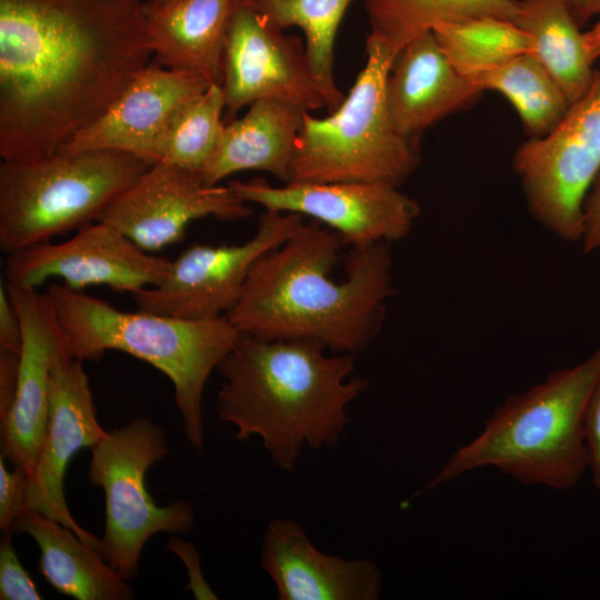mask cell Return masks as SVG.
Returning a JSON list of instances; mask_svg holds the SVG:
<instances>
[{"instance_id": "cell-1", "label": "cell", "mask_w": 600, "mask_h": 600, "mask_svg": "<svg viewBox=\"0 0 600 600\" xmlns=\"http://www.w3.org/2000/svg\"><path fill=\"white\" fill-rule=\"evenodd\" d=\"M153 56L142 0H0V157L56 153Z\"/></svg>"}, {"instance_id": "cell-2", "label": "cell", "mask_w": 600, "mask_h": 600, "mask_svg": "<svg viewBox=\"0 0 600 600\" xmlns=\"http://www.w3.org/2000/svg\"><path fill=\"white\" fill-rule=\"evenodd\" d=\"M346 243L310 219L279 247L261 256L241 296L226 314L241 333L262 339H301L337 353L358 354L379 334L392 282L390 243L350 249L346 278H330Z\"/></svg>"}, {"instance_id": "cell-3", "label": "cell", "mask_w": 600, "mask_h": 600, "mask_svg": "<svg viewBox=\"0 0 600 600\" xmlns=\"http://www.w3.org/2000/svg\"><path fill=\"white\" fill-rule=\"evenodd\" d=\"M311 340L241 333L217 367L222 382L216 412L238 440L259 438L271 461L297 467L304 448L336 446L346 434L349 406L368 381L351 377L354 356L327 354Z\"/></svg>"}, {"instance_id": "cell-4", "label": "cell", "mask_w": 600, "mask_h": 600, "mask_svg": "<svg viewBox=\"0 0 600 600\" xmlns=\"http://www.w3.org/2000/svg\"><path fill=\"white\" fill-rule=\"evenodd\" d=\"M599 376L600 343L583 361L508 397L426 488L482 468L498 469L527 486L573 488L588 471L583 420Z\"/></svg>"}, {"instance_id": "cell-5", "label": "cell", "mask_w": 600, "mask_h": 600, "mask_svg": "<svg viewBox=\"0 0 600 600\" xmlns=\"http://www.w3.org/2000/svg\"><path fill=\"white\" fill-rule=\"evenodd\" d=\"M63 333L66 352L98 361L108 350L136 357L164 374L189 443L202 452V399L206 383L241 336L223 314L207 319L137 310L122 311L107 301L51 282L46 291Z\"/></svg>"}, {"instance_id": "cell-6", "label": "cell", "mask_w": 600, "mask_h": 600, "mask_svg": "<svg viewBox=\"0 0 600 600\" xmlns=\"http://www.w3.org/2000/svg\"><path fill=\"white\" fill-rule=\"evenodd\" d=\"M366 63L342 103L324 118L303 114L291 164L296 182H383L400 187L421 161L417 138L393 126L386 80L397 51L369 33Z\"/></svg>"}, {"instance_id": "cell-7", "label": "cell", "mask_w": 600, "mask_h": 600, "mask_svg": "<svg viewBox=\"0 0 600 600\" xmlns=\"http://www.w3.org/2000/svg\"><path fill=\"white\" fill-rule=\"evenodd\" d=\"M151 164L114 150L0 164V249L9 254L98 221Z\"/></svg>"}, {"instance_id": "cell-8", "label": "cell", "mask_w": 600, "mask_h": 600, "mask_svg": "<svg viewBox=\"0 0 600 600\" xmlns=\"http://www.w3.org/2000/svg\"><path fill=\"white\" fill-rule=\"evenodd\" d=\"M169 452L162 428L144 417L107 434L91 448L89 481L102 488L104 529L98 551L124 580L138 576L140 556L154 534L189 533L193 509L183 499L158 506L146 487L150 467Z\"/></svg>"}, {"instance_id": "cell-9", "label": "cell", "mask_w": 600, "mask_h": 600, "mask_svg": "<svg viewBox=\"0 0 600 600\" xmlns=\"http://www.w3.org/2000/svg\"><path fill=\"white\" fill-rule=\"evenodd\" d=\"M512 164L532 216L556 237L580 241L583 202L600 172V69L554 129L517 148Z\"/></svg>"}, {"instance_id": "cell-10", "label": "cell", "mask_w": 600, "mask_h": 600, "mask_svg": "<svg viewBox=\"0 0 600 600\" xmlns=\"http://www.w3.org/2000/svg\"><path fill=\"white\" fill-rule=\"evenodd\" d=\"M303 221L299 213L264 210L256 233L243 243L190 246L170 262L160 283L132 294L137 309L191 320L227 314L256 261Z\"/></svg>"}, {"instance_id": "cell-11", "label": "cell", "mask_w": 600, "mask_h": 600, "mask_svg": "<svg viewBox=\"0 0 600 600\" xmlns=\"http://www.w3.org/2000/svg\"><path fill=\"white\" fill-rule=\"evenodd\" d=\"M228 184L247 203L321 222L341 234L351 249L402 240L420 214L417 200L383 182L292 181L274 187L263 178H253Z\"/></svg>"}, {"instance_id": "cell-12", "label": "cell", "mask_w": 600, "mask_h": 600, "mask_svg": "<svg viewBox=\"0 0 600 600\" xmlns=\"http://www.w3.org/2000/svg\"><path fill=\"white\" fill-rule=\"evenodd\" d=\"M170 260L144 251L114 227L94 221L61 242H42L7 254L6 282L39 288L52 278L82 291L106 286L132 294L160 283Z\"/></svg>"}, {"instance_id": "cell-13", "label": "cell", "mask_w": 600, "mask_h": 600, "mask_svg": "<svg viewBox=\"0 0 600 600\" xmlns=\"http://www.w3.org/2000/svg\"><path fill=\"white\" fill-rule=\"evenodd\" d=\"M221 88L229 120L261 99L309 112L327 108L300 39L271 23L250 0H241L228 27Z\"/></svg>"}, {"instance_id": "cell-14", "label": "cell", "mask_w": 600, "mask_h": 600, "mask_svg": "<svg viewBox=\"0 0 600 600\" xmlns=\"http://www.w3.org/2000/svg\"><path fill=\"white\" fill-rule=\"evenodd\" d=\"M251 208L227 186H207L186 168L157 162L151 164L102 213L103 221L148 252L177 243L188 226L208 217L237 221L251 214Z\"/></svg>"}, {"instance_id": "cell-15", "label": "cell", "mask_w": 600, "mask_h": 600, "mask_svg": "<svg viewBox=\"0 0 600 600\" xmlns=\"http://www.w3.org/2000/svg\"><path fill=\"white\" fill-rule=\"evenodd\" d=\"M106 434L83 361L62 350L51 370L47 428L29 477L28 509L68 527L97 550L100 539L81 528L69 511L63 481L73 456Z\"/></svg>"}, {"instance_id": "cell-16", "label": "cell", "mask_w": 600, "mask_h": 600, "mask_svg": "<svg viewBox=\"0 0 600 600\" xmlns=\"http://www.w3.org/2000/svg\"><path fill=\"white\" fill-rule=\"evenodd\" d=\"M4 283L20 318L22 343L14 399L0 418L1 454L30 477L46 433L52 366L66 349L48 293Z\"/></svg>"}, {"instance_id": "cell-17", "label": "cell", "mask_w": 600, "mask_h": 600, "mask_svg": "<svg viewBox=\"0 0 600 600\" xmlns=\"http://www.w3.org/2000/svg\"><path fill=\"white\" fill-rule=\"evenodd\" d=\"M210 86L196 73L148 64L94 122L57 152L114 150L154 164L156 142L170 116Z\"/></svg>"}, {"instance_id": "cell-18", "label": "cell", "mask_w": 600, "mask_h": 600, "mask_svg": "<svg viewBox=\"0 0 600 600\" xmlns=\"http://www.w3.org/2000/svg\"><path fill=\"white\" fill-rule=\"evenodd\" d=\"M260 563L280 600H377L382 576L369 559H346L319 550L301 523L276 518L267 526Z\"/></svg>"}, {"instance_id": "cell-19", "label": "cell", "mask_w": 600, "mask_h": 600, "mask_svg": "<svg viewBox=\"0 0 600 600\" xmlns=\"http://www.w3.org/2000/svg\"><path fill=\"white\" fill-rule=\"evenodd\" d=\"M482 92L452 67L432 30L400 48L386 80L390 119L400 133L411 138L468 109Z\"/></svg>"}, {"instance_id": "cell-20", "label": "cell", "mask_w": 600, "mask_h": 600, "mask_svg": "<svg viewBox=\"0 0 600 600\" xmlns=\"http://www.w3.org/2000/svg\"><path fill=\"white\" fill-rule=\"evenodd\" d=\"M306 110L272 99L249 106L247 113L224 124L211 157L199 173L217 186L243 170L264 171L288 183Z\"/></svg>"}, {"instance_id": "cell-21", "label": "cell", "mask_w": 600, "mask_h": 600, "mask_svg": "<svg viewBox=\"0 0 600 600\" xmlns=\"http://www.w3.org/2000/svg\"><path fill=\"white\" fill-rule=\"evenodd\" d=\"M241 0H173L146 7L158 64L222 83L223 51L231 17Z\"/></svg>"}, {"instance_id": "cell-22", "label": "cell", "mask_w": 600, "mask_h": 600, "mask_svg": "<svg viewBox=\"0 0 600 600\" xmlns=\"http://www.w3.org/2000/svg\"><path fill=\"white\" fill-rule=\"evenodd\" d=\"M28 533L40 550L39 571L60 593L77 600H131L136 594L73 530L36 511L18 520L14 533Z\"/></svg>"}, {"instance_id": "cell-23", "label": "cell", "mask_w": 600, "mask_h": 600, "mask_svg": "<svg viewBox=\"0 0 600 600\" xmlns=\"http://www.w3.org/2000/svg\"><path fill=\"white\" fill-rule=\"evenodd\" d=\"M516 23L529 36L531 52L570 103L590 88L594 74L584 31L560 0H519Z\"/></svg>"}, {"instance_id": "cell-24", "label": "cell", "mask_w": 600, "mask_h": 600, "mask_svg": "<svg viewBox=\"0 0 600 600\" xmlns=\"http://www.w3.org/2000/svg\"><path fill=\"white\" fill-rule=\"evenodd\" d=\"M371 34L397 52L443 22L491 16L516 22L519 0H364Z\"/></svg>"}, {"instance_id": "cell-25", "label": "cell", "mask_w": 600, "mask_h": 600, "mask_svg": "<svg viewBox=\"0 0 600 600\" xmlns=\"http://www.w3.org/2000/svg\"><path fill=\"white\" fill-rule=\"evenodd\" d=\"M472 82L482 91L503 96L517 111L530 138L543 137L554 129L571 104L532 53L517 56Z\"/></svg>"}, {"instance_id": "cell-26", "label": "cell", "mask_w": 600, "mask_h": 600, "mask_svg": "<svg viewBox=\"0 0 600 600\" xmlns=\"http://www.w3.org/2000/svg\"><path fill=\"white\" fill-rule=\"evenodd\" d=\"M276 27L299 28L310 70L329 112L343 101L333 74L334 42L341 20L352 0H250Z\"/></svg>"}, {"instance_id": "cell-27", "label": "cell", "mask_w": 600, "mask_h": 600, "mask_svg": "<svg viewBox=\"0 0 600 600\" xmlns=\"http://www.w3.org/2000/svg\"><path fill=\"white\" fill-rule=\"evenodd\" d=\"M432 32L452 67L470 81L531 52L529 36L516 22L502 18L483 16L443 22Z\"/></svg>"}, {"instance_id": "cell-28", "label": "cell", "mask_w": 600, "mask_h": 600, "mask_svg": "<svg viewBox=\"0 0 600 600\" xmlns=\"http://www.w3.org/2000/svg\"><path fill=\"white\" fill-rule=\"evenodd\" d=\"M224 109L221 84H211L180 104L157 139V162L176 164L199 174L226 124L221 118Z\"/></svg>"}, {"instance_id": "cell-29", "label": "cell", "mask_w": 600, "mask_h": 600, "mask_svg": "<svg viewBox=\"0 0 600 600\" xmlns=\"http://www.w3.org/2000/svg\"><path fill=\"white\" fill-rule=\"evenodd\" d=\"M0 454V529L2 534H13L18 520L28 511L27 491L29 474L21 468L10 471Z\"/></svg>"}, {"instance_id": "cell-30", "label": "cell", "mask_w": 600, "mask_h": 600, "mask_svg": "<svg viewBox=\"0 0 600 600\" xmlns=\"http://www.w3.org/2000/svg\"><path fill=\"white\" fill-rule=\"evenodd\" d=\"M0 599H42L33 580L17 556L11 534H3L0 543Z\"/></svg>"}, {"instance_id": "cell-31", "label": "cell", "mask_w": 600, "mask_h": 600, "mask_svg": "<svg viewBox=\"0 0 600 600\" xmlns=\"http://www.w3.org/2000/svg\"><path fill=\"white\" fill-rule=\"evenodd\" d=\"M166 548L176 554L184 564L189 582L187 590H190L197 600H216L217 593L206 581L201 570V558L192 542L173 536L169 539Z\"/></svg>"}, {"instance_id": "cell-32", "label": "cell", "mask_w": 600, "mask_h": 600, "mask_svg": "<svg viewBox=\"0 0 600 600\" xmlns=\"http://www.w3.org/2000/svg\"><path fill=\"white\" fill-rule=\"evenodd\" d=\"M588 471L594 488L600 491V376L590 393L583 420Z\"/></svg>"}, {"instance_id": "cell-33", "label": "cell", "mask_w": 600, "mask_h": 600, "mask_svg": "<svg viewBox=\"0 0 600 600\" xmlns=\"http://www.w3.org/2000/svg\"><path fill=\"white\" fill-rule=\"evenodd\" d=\"M21 322L4 281L0 284V350L20 354Z\"/></svg>"}, {"instance_id": "cell-34", "label": "cell", "mask_w": 600, "mask_h": 600, "mask_svg": "<svg viewBox=\"0 0 600 600\" xmlns=\"http://www.w3.org/2000/svg\"><path fill=\"white\" fill-rule=\"evenodd\" d=\"M584 252L600 248V172L590 187L582 209V237Z\"/></svg>"}, {"instance_id": "cell-35", "label": "cell", "mask_w": 600, "mask_h": 600, "mask_svg": "<svg viewBox=\"0 0 600 600\" xmlns=\"http://www.w3.org/2000/svg\"><path fill=\"white\" fill-rule=\"evenodd\" d=\"M19 354L0 350V418L10 409L17 388Z\"/></svg>"}, {"instance_id": "cell-36", "label": "cell", "mask_w": 600, "mask_h": 600, "mask_svg": "<svg viewBox=\"0 0 600 600\" xmlns=\"http://www.w3.org/2000/svg\"><path fill=\"white\" fill-rule=\"evenodd\" d=\"M574 21L583 28L600 17V0H560Z\"/></svg>"}, {"instance_id": "cell-37", "label": "cell", "mask_w": 600, "mask_h": 600, "mask_svg": "<svg viewBox=\"0 0 600 600\" xmlns=\"http://www.w3.org/2000/svg\"><path fill=\"white\" fill-rule=\"evenodd\" d=\"M586 44L591 60L596 63L600 59V17H598L587 31H584Z\"/></svg>"}, {"instance_id": "cell-38", "label": "cell", "mask_w": 600, "mask_h": 600, "mask_svg": "<svg viewBox=\"0 0 600 600\" xmlns=\"http://www.w3.org/2000/svg\"><path fill=\"white\" fill-rule=\"evenodd\" d=\"M173 0H144L146 7H158L171 2Z\"/></svg>"}]
</instances>
